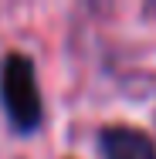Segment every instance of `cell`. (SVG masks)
Returning a JSON list of instances; mask_svg holds the SVG:
<instances>
[{
    "instance_id": "1",
    "label": "cell",
    "mask_w": 156,
    "mask_h": 159,
    "mask_svg": "<svg viewBox=\"0 0 156 159\" xmlns=\"http://www.w3.org/2000/svg\"><path fill=\"white\" fill-rule=\"evenodd\" d=\"M0 108L17 135H34L44 122L37 71L31 58L21 51H10L0 58Z\"/></svg>"
},
{
    "instance_id": "2",
    "label": "cell",
    "mask_w": 156,
    "mask_h": 159,
    "mask_svg": "<svg viewBox=\"0 0 156 159\" xmlns=\"http://www.w3.org/2000/svg\"><path fill=\"white\" fill-rule=\"evenodd\" d=\"M102 159H156V142L136 125H105L98 132Z\"/></svg>"
}]
</instances>
